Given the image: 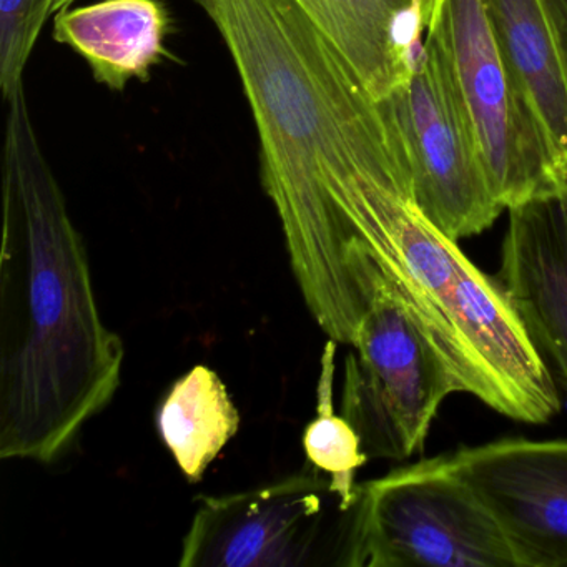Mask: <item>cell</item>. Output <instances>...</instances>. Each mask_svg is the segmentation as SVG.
<instances>
[{"label":"cell","mask_w":567,"mask_h":567,"mask_svg":"<svg viewBox=\"0 0 567 567\" xmlns=\"http://www.w3.org/2000/svg\"><path fill=\"white\" fill-rule=\"evenodd\" d=\"M0 257V457L54 463L121 386L81 234L42 152L25 89L9 99Z\"/></svg>","instance_id":"obj_1"},{"label":"cell","mask_w":567,"mask_h":567,"mask_svg":"<svg viewBox=\"0 0 567 567\" xmlns=\"http://www.w3.org/2000/svg\"><path fill=\"white\" fill-rule=\"evenodd\" d=\"M224 39L260 141L261 182L293 244L364 205L414 194L406 141L297 0H195Z\"/></svg>","instance_id":"obj_2"},{"label":"cell","mask_w":567,"mask_h":567,"mask_svg":"<svg viewBox=\"0 0 567 567\" xmlns=\"http://www.w3.org/2000/svg\"><path fill=\"white\" fill-rule=\"evenodd\" d=\"M338 566L523 567L447 454L358 484Z\"/></svg>","instance_id":"obj_3"},{"label":"cell","mask_w":567,"mask_h":567,"mask_svg":"<svg viewBox=\"0 0 567 567\" xmlns=\"http://www.w3.org/2000/svg\"><path fill=\"white\" fill-rule=\"evenodd\" d=\"M421 11L504 210L567 188L504 58L486 0H421Z\"/></svg>","instance_id":"obj_4"},{"label":"cell","mask_w":567,"mask_h":567,"mask_svg":"<svg viewBox=\"0 0 567 567\" xmlns=\"http://www.w3.org/2000/svg\"><path fill=\"white\" fill-rule=\"evenodd\" d=\"M351 348L341 416L364 453L404 461L423 451L441 403L461 393L440 351L390 290L374 293Z\"/></svg>","instance_id":"obj_5"},{"label":"cell","mask_w":567,"mask_h":567,"mask_svg":"<svg viewBox=\"0 0 567 567\" xmlns=\"http://www.w3.org/2000/svg\"><path fill=\"white\" fill-rule=\"evenodd\" d=\"M388 101L406 141L424 217L456 241L489 228L504 207L491 190L443 58L426 35L410 79Z\"/></svg>","instance_id":"obj_6"},{"label":"cell","mask_w":567,"mask_h":567,"mask_svg":"<svg viewBox=\"0 0 567 567\" xmlns=\"http://www.w3.org/2000/svg\"><path fill=\"white\" fill-rule=\"evenodd\" d=\"M303 471L268 486L202 497L182 543V567H305L318 563L330 476Z\"/></svg>","instance_id":"obj_7"},{"label":"cell","mask_w":567,"mask_h":567,"mask_svg":"<svg viewBox=\"0 0 567 567\" xmlns=\"http://www.w3.org/2000/svg\"><path fill=\"white\" fill-rule=\"evenodd\" d=\"M523 567H567V441L501 440L447 454Z\"/></svg>","instance_id":"obj_8"},{"label":"cell","mask_w":567,"mask_h":567,"mask_svg":"<svg viewBox=\"0 0 567 567\" xmlns=\"http://www.w3.org/2000/svg\"><path fill=\"white\" fill-rule=\"evenodd\" d=\"M507 212L497 280L567 388V188Z\"/></svg>","instance_id":"obj_9"},{"label":"cell","mask_w":567,"mask_h":567,"mask_svg":"<svg viewBox=\"0 0 567 567\" xmlns=\"http://www.w3.org/2000/svg\"><path fill=\"white\" fill-rule=\"evenodd\" d=\"M364 87L388 101L403 87L424 42L421 0H297Z\"/></svg>","instance_id":"obj_10"},{"label":"cell","mask_w":567,"mask_h":567,"mask_svg":"<svg viewBox=\"0 0 567 567\" xmlns=\"http://www.w3.org/2000/svg\"><path fill=\"white\" fill-rule=\"evenodd\" d=\"M172 19L162 0H99L64 9L54 18V39L81 55L99 84L124 92L132 81L147 82L171 59Z\"/></svg>","instance_id":"obj_11"},{"label":"cell","mask_w":567,"mask_h":567,"mask_svg":"<svg viewBox=\"0 0 567 567\" xmlns=\"http://www.w3.org/2000/svg\"><path fill=\"white\" fill-rule=\"evenodd\" d=\"M504 58L567 182V71L546 0H486Z\"/></svg>","instance_id":"obj_12"},{"label":"cell","mask_w":567,"mask_h":567,"mask_svg":"<svg viewBox=\"0 0 567 567\" xmlns=\"http://www.w3.org/2000/svg\"><path fill=\"white\" fill-rule=\"evenodd\" d=\"M157 427L184 476L198 483L238 433L240 414L217 371L197 364L172 384Z\"/></svg>","instance_id":"obj_13"},{"label":"cell","mask_w":567,"mask_h":567,"mask_svg":"<svg viewBox=\"0 0 567 567\" xmlns=\"http://www.w3.org/2000/svg\"><path fill=\"white\" fill-rule=\"evenodd\" d=\"M337 341L324 344L321 371L318 378L317 417L308 424L303 434L305 454L315 470L328 474L331 487L340 499L343 513L353 509L358 497L354 483L357 471L368 463V454L354 427L341 414L334 413L333 381Z\"/></svg>","instance_id":"obj_14"},{"label":"cell","mask_w":567,"mask_h":567,"mask_svg":"<svg viewBox=\"0 0 567 567\" xmlns=\"http://www.w3.org/2000/svg\"><path fill=\"white\" fill-rule=\"evenodd\" d=\"M75 0H0V87L6 101L24 87L32 51L49 19Z\"/></svg>","instance_id":"obj_15"},{"label":"cell","mask_w":567,"mask_h":567,"mask_svg":"<svg viewBox=\"0 0 567 567\" xmlns=\"http://www.w3.org/2000/svg\"><path fill=\"white\" fill-rule=\"evenodd\" d=\"M557 39H559L560 52H563L564 65L567 71V0H546Z\"/></svg>","instance_id":"obj_16"}]
</instances>
